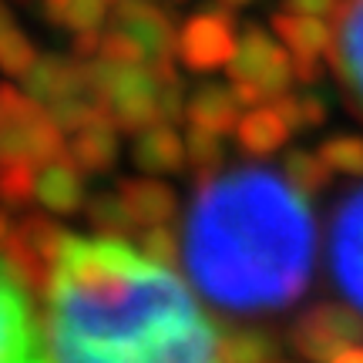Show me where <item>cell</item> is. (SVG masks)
<instances>
[{"label": "cell", "instance_id": "26", "mask_svg": "<svg viewBox=\"0 0 363 363\" xmlns=\"http://www.w3.org/2000/svg\"><path fill=\"white\" fill-rule=\"evenodd\" d=\"M138 249H142L145 256L172 266L175 256H179V235H175V229H169V222L165 225H148V229H142Z\"/></svg>", "mask_w": 363, "mask_h": 363}, {"label": "cell", "instance_id": "18", "mask_svg": "<svg viewBox=\"0 0 363 363\" xmlns=\"http://www.w3.org/2000/svg\"><path fill=\"white\" fill-rule=\"evenodd\" d=\"M276 340L259 330H229L219 340L216 363H276Z\"/></svg>", "mask_w": 363, "mask_h": 363}, {"label": "cell", "instance_id": "3", "mask_svg": "<svg viewBox=\"0 0 363 363\" xmlns=\"http://www.w3.org/2000/svg\"><path fill=\"white\" fill-rule=\"evenodd\" d=\"M229 78H233V94L242 108H259L262 101L283 98L293 84V57L286 48L262 30V27H246L235 44V54L229 61Z\"/></svg>", "mask_w": 363, "mask_h": 363}, {"label": "cell", "instance_id": "33", "mask_svg": "<svg viewBox=\"0 0 363 363\" xmlns=\"http://www.w3.org/2000/svg\"><path fill=\"white\" fill-rule=\"evenodd\" d=\"M225 7H246V4H252V0H222Z\"/></svg>", "mask_w": 363, "mask_h": 363}, {"label": "cell", "instance_id": "11", "mask_svg": "<svg viewBox=\"0 0 363 363\" xmlns=\"http://www.w3.org/2000/svg\"><path fill=\"white\" fill-rule=\"evenodd\" d=\"M118 195L128 206L131 219H135L138 229L165 225L175 216V192L158 179H125L118 185Z\"/></svg>", "mask_w": 363, "mask_h": 363}, {"label": "cell", "instance_id": "15", "mask_svg": "<svg viewBox=\"0 0 363 363\" xmlns=\"http://www.w3.org/2000/svg\"><path fill=\"white\" fill-rule=\"evenodd\" d=\"M289 125L283 121V115L276 111V104L272 108H252L249 115L239 118V125H235V138L239 145L246 148L249 155H272L276 148H283L286 138H289Z\"/></svg>", "mask_w": 363, "mask_h": 363}, {"label": "cell", "instance_id": "12", "mask_svg": "<svg viewBox=\"0 0 363 363\" xmlns=\"http://www.w3.org/2000/svg\"><path fill=\"white\" fill-rule=\"evenodd\" d=\"M185 142L169 128V125H148L142 135L135 138L131 148V162L145 172V175H172L185 165Z\"/></svg>", "mask_w": 363, "mask_h": 363}, {"label": "cell", "instance_id": "4", "mask_svg": "<svg viewBox=\"0 0 363 363\" xmlns=\"http://www.w3.org/2000/svg\"><path fill=\"white\" fill-rule=\"evenodd\" d=\"M0 363H51L27 286L0 256Z\"/></svg>", "mask_w": 363, "mask_h": 363}, {"label": "cell", "instance_id": "27", "mask_svg": "<svg viewBox=\"0 0 363 363\" xmlns=\"http://www.w3.org/2000/svg\"><path fill=\"white\" fill-rule=\"evenodd\" d=\"M343 0H283V11L289 13H310V17H326L337 13Z\"/></svg>", "mask_w": 363, "mask_h": 363}, {"label": "cell", "instance_id": "20", "mask_svg": "<svg viewBox=\"0 0 363 363\" xmlns=\"http://www.w3.org/2000/svg\"><path fill=\"white\" fill-rule=\"evenodd\" d=\"M88 222L101 235H111V239H118V235H128V233H135V229H138V225H135V219H131L128 206L121 202V195H118V192L94 195V199L88 202Z\"/></svg>", "mask_w": 363, "mask_h": 363}, {"label": "cell", "instance_id": "31", "mask_svg": "<svg viewBox=\"0 0 363 363\" xmlns=\"http://www.w3.org/2000/svg\"><path fill=\"white\" fill-rule=\"evenodd\" d=\"M7 27H13V17H11V11H7V7L0 4V34H4Z\"/></svg>", "mask_w": 363, "mask_h": 363}, {"label": "cell", "instance_id": "23", "mask_svg": "<svg viewBox=\"0 0 363 363\" xmlns=\"http://www.w3.org/2000/svg\"><path fill=\"white\" fill-rule=\"evenodd\" d=\"M98 57L101 61H108V65H121V67H138L148 57V51H145V44L135 34H128V30H111V34H104L101 38V51H98Z\"/></svg>", "mask_w": 363, "mask_h": 363}, {"label": "cell", "instance_id": "8", "mask_svg": "<svg viewBox=\"0 0 363 363\" xmlns=\"http://www.w3.org/2000/svg\"><path fill=\"white\" fill-rule=\"evenodd\" d=\"M24 91L34 101H67V98H91L88 94V65L71 57H38L24 74ZM94 101V98H91Z\"/></svg>", "mask_w": 363, "mask_h": 363}, {"label": "cell", "instance_id": "10", "mask_svg": "<svg viewBox=\"0 0 363 363\" xmlns=\"http://www.w3.org/2000/svg\"><path fill=\"white\" fill-rule=\"evenodd\" d=\"M84 169L71 158H54L38 172V202L54 216H71L84 206Z\"/></svg>", "mask_w": 363, "mask_h": 363}, {"label": "cell", "instance_id": "19", "mask_svg": "<svg viewBox=\"0 0 363 363\" xmlns=\"http://www.w3.org/2000/svg\"><path fill=\"white\" fill-rule=\"evenodd\" d=\"M283 175L306 199L320 195L326 189V182H330V169H326V162L320 158V152H306V148H293L283 158Z\"/></svg>", "mask_w": 363, "mask_h": 363}, {"label": "cell", "instance_id": "30", "mask_svg": "<svg viewBox=\"0 0 363 363\" xmlns=\"http://www.w3.org/2000/svg\"><path fill=\"white\" fill-rule=\"evenodd\" d=\"M330 363H363V347L357 343V347H350V350H343L340 357H333Z\"/></svg>", "mask_w": 363, "mask_h": 363}, {"label": "cell", "instance_id": "28", "mask_svg": "<svg viewBox=\"0 0 363 363\" xmlns=\"http://www.w3.org/2000/svg\"><path fill=\"white\" fill-rule=\"evenodd\" d=\"M293 74H296V81H306V84L320 81L323 78V57H293Z\"/></svg>", "mask_w": 363, "mask_h": 363}, {"label": "cell", "instance_id": "22", "mask_svg": "<svg viewBox=\"0 0 363 363\" xmlns=\"http://www.w3.org/2000/svg\"><path fill=\"white\" fill-rule=\"evenodd\" d=\"M30 199H38V165H30V162L4 165L0 169V202L11 208H21Z\"/></svg>", "mask_w": 363, "mask_h": 363}, {"label": "cell", "instance_id": "5", "mask_svg": "<svg viewBox=\"0 0 363 363\" xmlns=\"http://www.w3.org/2000/svg\"><path fill=\"white\" fill-rule=\"evenodd\" d=\"M289 337L306 363H330L363 340V316L337 303H320L299 313Z\"/></svg>", "mask_w": 363, "mask_h": 363}, {"label": "cell", "instance_id": "14", "mask_svg": "<svg viewBox=\"0 0 363 363\" xmlns=\"http://www.w3.org/2000/svg\"><path fill=\"white\" fill-rule=\"evenodd\" d=\"M272 30L279 34L293 57H323V51L330 48V27L323 17L283 11L272 17Z\"/></svg>", "mask_w": 363, "mask_h": 363}, {"label": "cell", "instance_id": "29", "mask_svg": "<svg viewBox=\"0 0 363 363\" xmlns=\"http://www.w3.org/2000/svg\"><path fill=\"white\" fill-rule=\"evenodd\" d=\"M98 51H101V38L94 30H81L78 38H74V54L78 57H94Z\"/></svg>", "mask_w": 363, "mask_h": 363}, {"label": "cell", "instance_id": "21", "mask_svg": "<svg viewBox=\"0 0 363 363\" xmlns=\"http://www.w3.org/2000/svg\"><path fill=\"white\" fill-rule=\"evenodd\" d=\"M316 152H320V158L326 162L330 172L363 179V138L360 135H330Z\"/></svg>", "mask_w": 363, "mask_h": 363}, {"label": "cell", "instance_id": "16", "mask_svg": "<svg viewBox=\"0 0 363 363\" xmlns=\"http://www.w3.org/2000/svg\"><path fill=\"white\" fill-rule=\"evenodd\" d=\"M71 162L84 172H108L118 162V138H115V121L101 118L88 128L74 131L71 138Z\"/></svg>", "mask_w": 363, "mask_h": 363}, {"label": "cell", "instance_id": "1", "mask_svg": "<svg viewBox=\"0 0 363 363\" xmlns=\"http://www.w3.org/2000/svg\"><path fill=\"white\" fill-rule=\"evenodd\" d=\"M51 303L54 363H216L219 326L172 266L111 235H65Z\"/></svg>", "mask_w": 363, "mask_h": 363}, {"label": "cell", "instance_id": "24", "mask_svg": "<svg viewBox=\"0 0 363 363\" xmlns=\"http://www.w3.org/2000/svg\"><path fill=\"white\" fill-rule=\"evenodd\" d=\"M185 155H189V165H192V169L212 172L222 158H225V152H222V135L192 125L189 135H185Z\"/></svg>", "mask_w": 363, "mask_h": 363}, {"label": "cell", "instance_id": "13", "mask_svg": "<svg viewBox=\"0 0 363 363\" xmlns=\"http://www.w3.org/2000/svg\"><path fill=\"white\" fill-rule=\"evenodd\" d=\"M239 108L242 104L235 101L233 88H222V84H202V88L189 94V121L195 128L216 131V135H225V131H235L239 125Z\"/></svg>", "mask_w": 363, "mask_h": 363}, {"label": "cell", "instance_id": "34", "mask_svg": "<svg viewBox=\"0 0 363 363\" xmlns=\"http://www.w3.org/2000/svg\"><path fill=\"white\" fill-rule=\"evenodd\" d=\"M276 363H279V360H276Z\"/></svg>", "mask_w": 363, "mask_h": 363}, {"label": "cell", "instance_id": "9", "mask_svg": "<svg viewBox=\"0 0 363 363\" xmlns=\"http://www.w3.org/2000/svg\"><path fill=\"white\" fill-rule=\"evenodd\" d=\"M337 57L340 78L363 104V0H343L337 11Z\"/></svg>", "mask_w": 363, "mask_h": 363}, {"label": "cell", "instance_id": "25", "mask_svg": "<svg viewBox=\"0 0 363 363\" xmlns=\"http://www.w3.org/2000/svg\"><path fill=\"white\" fill-rule=\"evenodd\" d=\"M34 61H38V54L30 48V38L21 34L17 24L7 27L0 34V71H7V74H27Z\"/></svg>", "mask_w": 363, "mask_h": 363}, {"label": "cell", "instance_id": "17", "mask_svg": "<svg viewBox=\"0 0 363 363\" xmlns=\"http://www.w3.org/2000/svg\"><path fill=\"white\" fill-rule=\"evenodd\" d=\"M115 0H44V17L67 30H98L104 17H111Z\"/></svg>", "mask_w": 363, "mask_h": 363}, {"label": "cell", "instance_id": "6", "mask_svg": "<svg viewBox=\"0 0 363 363\" xmlns=\"http://www.w3.org/2000/svg\"><path fill=\"white\" fill-rule=\"evenodd\" d=\"M330 269L337 289L363 313V189L343 195L330 222Z\"/></svg>", "mask_w": 363, "mask_h": 363}, {"label": "cell", "instance_id": "7", "mask_svg": "<svg viewBox=\"0 0 363 363\" xmlns=\"http://www.w3.org/2000/svg\"><path fill=\"white\" fill-rule=\"evenodd\" d=\"M235 44V17L225 7H202L179 30V54L192 71L229 67Z\"/></svg>", "mask_w": 363, "mask_h": 363}, {"label": "cell", "instance_id": "32", "mask_svg": "<svg viewBox=\"0 0 363 363\" xmlns=\"http://www.w3.org/2000/svg\"><path fill=\"white\" fill-rule=\"evenodd\" d=\"M11 235V222H7V216L0 212V246H4V239Z\"/></svg>", "mask_w": 363, "mask_h": 363}, {"label": "cell", "instance_id": "2", "mask_svg": "<svg viewBox=\"0 0 363 363\" xmlns=\"http://www.w3.org/2000/svg\"><path fill=\"white\" fill-rule=\"evenodd\" d=\"M316 222L286 175L235 169L202 182L185 222V266L216 306L266 313L296 303L313 276Z\"/></svg>", "mask_w": 363, "mask_h": 363}]
</instances>
